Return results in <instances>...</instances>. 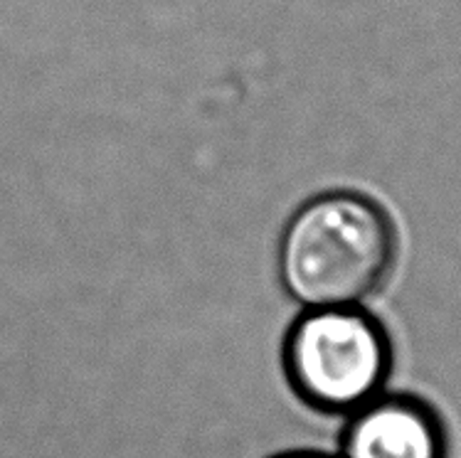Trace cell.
I'll use <instances>...</instances> for the list:
<instances>
[{
	"instance_id": "1",
	"label": "cell",
	"mask_w": 461,
	"mask_h": 458,
	"mask_svg": "<svg viewBox=\"0 0 461 458\" xmlns=\"http://www.w3.org/2000/svg\"><path fill=\"white\" fill-rule=\"evenodd\" d=\"M395 256L385 212L367 197L330 193L311 200L286 227L279 269L306 309H350L373 296Z\"/></svg>"
},
{
	"instance_id": "2",
	"label": "cell",
	"mask_w": 461,
	"mask_h": 458,
	"mask_svg": "<svg viewBox=\"0 0 461 458\" xmlns=\"http://www.w3.org/2000/svg\"><path fill=\"white\" fill-rule=\"evenodd\" d=\"M294 392L323 414H353L385 392L393 347L385 328L358 306L309 309L284 350Z\"/></svg>"
},
{
	"instance_id": "3",
	"label": "cell",
	"mask_w": 461,
	"mask_h": 458,
	"mask_svg": "<svg viewBox=\"0 0 461 458\" xmlns=\"http://www.w3.org/2000/svg\"><path fill=\"white\" fill-rule=\"evenodd\" d=\"M340 458H449V436L424 400L383 392L348 414Z\"/></svg>"
},
{
	"instance_id": "4",
	"label": "cell",
	"mask_w": 461,
	"mask_h": 458,
	"mask_svg": "<svg viewBox=\"0 0 461 458\" xmlns=\"http://www.w3.org/2000/svg\"><path fill=\"white\" fill-rule=\"evenodd\" d=\"M276 458H333V456H326V454H313V451H299V454H284V456H276Z\"/></svg>"
}]
</instances>
